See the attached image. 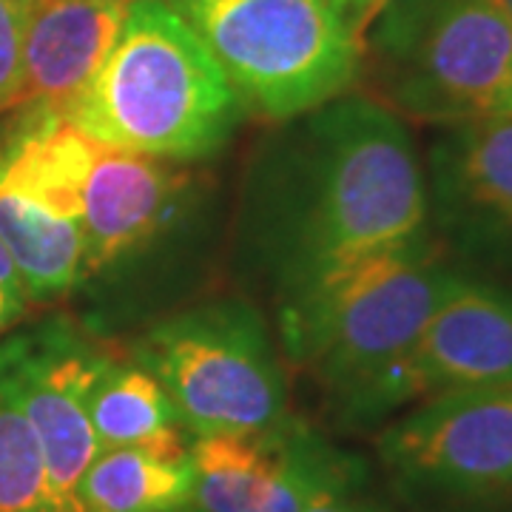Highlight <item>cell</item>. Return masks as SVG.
I'll return each instance as SVG.
<instances>
[{
    "label": "cell",
    "instance_id": "obj_22",
    "mask_svg": "<svg viewBox=\"0 0 512 512\" xmlns=\"http://www.w3.org/2000/svg\"><path fill=\"white\" fill-rule=\"evenodd\" d=\"M504 6H507V12H510V18H512V0H501Z\"/></svg>",
    "mask_w": 512,
    "mask_h": 512
},
{
    "label": "cell",
    "instance_id": "obj_12",
    "mask_svg": "<svg viewBox=\"0 0 512 512\" xmlns=\"http://www.w3.org/2000/svg\"><path fill=\"white\" fill-rule=\"evenodd\" d=\"M191 200L188 163L94 140L92 165L80 188L83 282L143 262L180 225Z\"/></svg>",
    "mask_w": 512,
    "mask_h": 512
},
{
    "label": "cell",
    "instance_id": "obj_15",
    "mask_svg": "<svg viewBox=\"0 0 512 512\" xmlns=\"http://www.w3.org/2000/svg\"><path fill=\"white\" fill-rule=\"evenodd\" d=\"M80 512L194 510V467L188 447L100 450L77 490Z\"/></svg>",
    "mask_w": 512,
    "mask_h": 512
},
{
    "label": "cell",
    "instance_id": "obj_20",
    "mask_svg": "<svg viewBox=\"0 0 512 512\" xmlns=\"http://www.w3.org/2000/svg\"><path fill=\"white\" fill-rule=\"evenodd\" d=\"M26 302H29V293L23 285V276H20L15 259L0 242V333L18 322L26 311Z\"/></svg>",
    "mask_w": 512,
    "mask_h": 512
},
{
    "label": "cell",
    "instance_id": "obj_8",
    "mask_svg": "<svg viewBox=\"0 0 512 512\" xmlns=\"http://www.w3.org/2000/svg\"><path fill=\"white\" fill-rule=\"evenodd\" d=\"M109 359V350L66 319H49L0 345V387L35 430L55 512H80V481L100 456L89 396Z\"/></svg>",
    "mask_w": 512,
    "mask_h": 512
},
{
    "label": "cell",
    "instance_id": "obj_13",
    "mask_svg": "<svg viewBox=\"0 0 512 512\" xmlns=\"http://www.w3.org/2000/svg\"><path fill=\"white\" fill-rule=\"evenodd\" d=\"M128 0H23V86L29 114L66 117L106 63Z\"/></svg>",
    "mask_w": 512,
    "mask_h": 512
},
{
    "label": "cell",
    "instance_id": "obj_5",
    "mask_svg": "<svg viewBox=\"0 0 512 512\" xmlns=\"http://www.w3.org/2000/svg\"><path fill=\"white\" fill-rule=\"evenodd\" d=\"M245 109L282 123L353 92L365 35L328 0H168Z\"/></svg>",
    "mask_w": 512,
    "mask_h": 512
},
{
    "label": "cell",
    "instance_id": "obj_7",
    "mask_svg": "<svg viewBox=\"0 0 512 512\" xmlns=\"http://www.w3.org/2000/svg\"><path fill=\"white\" fill-rule=\"evenodd\" d=\"M376 453L404 512H512V384L407 407Z\"/></svg>",
    "mask_w": 512,
    "mask_h": 512
},
{
    "label": "cell",
    "instance_id": "obj_6",
    "mask_svg": "<svg viewBox=\"0 0 512 512\" xmlns=\"http://www.w3.org/2000/svg\"><path fill=\"white\" fill-rule=\"evenodd\" d=\"M131 359L157 376L185 430L262 433L288 419V379L262 313L237 296L157 322Z\"/></svg>",
    "mask_w": 512,
    "mask_h": 512
},
{
    "label": "cell",
    "instance_id": "obj_18",
    "mask_svg": "<svg viewBox=\"0 0 512 512\" xmlns=\"http://www.w3.org/2000/svg\"><path fill=\"white\" fill-rule=\"evenodd\" d=\"M23 86V0H0V111L18 106Z\"/></svg>",
    "mask_w": 512,
    "mask_h": 512
},
{
    "label": "cell",
    "instance_id": "obj_23",
    "mask_svg": "<svg viewBox=\"0 0 512 512\" xmlns=\"http://www.w3.org/2000/svg\"><path fill=\"white\" fill-rule=\"evenodd\" d=\"M188 512H200V510H188Z\"/></svg>",
    "mask_w": 512,
    "mask_h": 512
},
{
    "label": "cell",
    "instance_id": "obj_21",
    "mask_svg": "<svg viewBox=\"0 0 512 512\" xmlns=\"http://www.w3.org/2000/svg\"><path fill=\"white\" fill-rule=\"evenodd\" d=\"M328 3H333L345 18L365 35V29H367V23L373 20V15L382 9V3L384 0H328Z\"/></svg>",
    "mask_w": 512,
    "mask_h": 512
},
{
    "label": "cell",
    "instance_id": "obj_17",
    "mask_svg": "<svg viewBox=\"0 0 512 512\" xmlns=\"http://www.w3.org/2000/svg\"><path fill=\"white\" fill-rule=\"evenodd\" d=\"M0 512H55L35 430L0 387Z\"/></svg>",
    "mask_w": 512,
    "mask_h": 512
},
{
    "label": "cell",
    "instance_id": "obj_9",
    "mask_svg": "<svg viewBox=\"0 0 512 512\" xmlns=\"http://www.w3.org/2000/svg\"><path fill=\"white\" fill-rule=\"evenodd\" d=\"M424 180L444 256L467 274L512 279V114L441 128Z\"/></svg>",
    "mask_w": 512,
    "mask_h": 512
},
{
    "label": "cell",
    "instance_id": "obj_16",
    "mask_svg": "<svg viewBox=\"0 0 512 512\" xmlns=\"http://www.w3.org/2000/svg\"><path fill=\"white\" fill-rule=\"evenodd\" d=\"M94 436L100 450L117 447H188V430L165 387L134 359L111 356L89 396Z\"/></svg>",
    "mask_w": 512,
    "mask_h": 512
},
{
    "label": "cell",
    "instance_id": "obj_4",
    "mask_svg": "<svg viewBox=\"0 0 512 512\" xmlns=\"http://www.w3.org/2000/svg\"><path fill=\"white\" fill-rule=\"evenodd\" d=\"M379 103L407 123L512 114V18L501 0H384L365 29Z\"/></svg>",
    "mask_w": 512,
    "mask_h": 512
},
{
    "label": "cell",
    "instance_id": "obj_1",
    "mask_svg": "<svg viewBox=\"0 0 512 512\" xmlns=\"http://www.w3.org/2000/svg\"><path fill=\"white\" fill-rule=\"evenodd\" d=\"M430 234L416 140L396 111L348 92L276 123L237 208L239 262L288 302L333 271Z\"/></svg>",
    "mask_w": 512,
    "mask_h": 512
},
{
    "label": "cell",
    "instance_id": "obj_14",
    "mask_svg": "<svg viewBox=\"0 0 512 512\" xmlns=\"http://www.w3.org/2000/svg\"><path fill=\"white\" fill-rule=\"evenodd\" d=\"M0 242L35 302L60 299L83 282L80 220L6 180H0Z\"/></svg>",
    "mask_w": 512,
    "mask_h": 512
},
{
    "label": "cell",
    "instance_id": "obj_11",
    "mask_svg": "<svg viewBox=\"0 0 512 512\" xmlns=\"http://www.w3.org/2000/svg\"><path fill=\"white\" fill-rule=\"evenodd\" d=\"M359 464L291 419L262 433L197 436L191 441L194 510L305 512Z\"/></svg>",
    "mask_w": 512,
    "mask_h": 512
},
{
    "label": "cell",
    "instance_id": "obj_2",
    "mask_svg": "<svg viewBox=\"0 0 512 512\" xmlns=\"http://www.w3.org/2000/svg\"><path fill=\"white\" fill-rule=\"evenodd\" d=\"M458 276L433 239L345 265L276 305L285 356L322 384L348 427H373L387 376Z\"/></svg>",
    "mask_w": 512,
    "mask_h": 512
},
{
    "label": "cell",
    "instance_id": "obj_3",
    "mask_svg": "<svg viewBox=\"0 0 512 512\" xmlns=\"http://www.w3.org/2000/svg\"><path fill=\"white\" fill-rule=\"evenodd\" d=\"M248 114L168 0H128L106 63L66 120L97 143L191 165L217 154Z\"/></svg>",
    "mask_w": 512,
    "mask_h": 512
},
{
    "label": "cell",
    "instance_id": "obj_10",
    "mask_svg": "<svg viewBox=\"0 0 512 512\" xmlns=\"http://www.w3.org/2000/svg\"><path fill=\"white\" fill-rule=\"evenodd\" d=\"M512 285L461 271L379 396V424L439 393L510 387Z\"/></svg>",
    "mask_w": 512,
    "mask_h": 512
},
{
    "label": "cell",
    "instance_id": "obj_19",
    "mask_svg": "<svg viewBox=\"0 0 512 512\" xmlns=\"http://www.w3.org/2000/svg\"><path fill=\"white\" fill-rule=\"evenodd\" d=\"M305 512H393V507L373 493H367V467L359 464L348 476L325 487L305 507Z\"/></svg>",
    "mask_w": 512,
    "mask_h": 512
}]
</instances>
